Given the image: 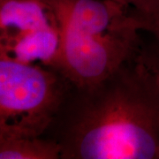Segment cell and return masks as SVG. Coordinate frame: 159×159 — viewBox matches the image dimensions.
Segmentation results:
<instances>
[{
	"mask_svg": "<svg viewBox=\"0 0 159 159\" xmlns=\"http://www.w3.org/2000/svg\"><path fill=\"white\" fill-rule=\"evenodd\" d=\"M43 136L60 159H157L159 81L135 57L98 81L70 83Z\"/></svg>",
	"mask_w": 159,
	"mask_h": 159,
	"instance_id": "1",
	"label": "cell"
},
{
	"mask_svg": "<svg viewBox=\"0 0 159 159\" xmlns=\"http://www.w3.org/2000/svg\"><path fill=\"white\" fill-rule=\"evenodd\" d=\"M134 11L141 19H152L159 15V0H113Z\"/></svg>",
	"mask_w": 159,
	"mask_h": 159,
	"instance_id": "7",
	"label": "cell"
},
{
	"mask_svg": "<svg viewBox=\"0 0 159 159\" xmlns=\"http://www.w3.org/2000/svg\"><path fill=\"white\" fill-rule=\"evenodd\" d=\"M137 18L142 26V30L143 32L159 34V15L152 19H141L138 16Z\"/></svg>",
	"mask_w": 159,
	"mask_h": 159,
	"instance_id": "8",
	"label": "cell"
},
{
	"mask_svg": "<svg viewBox=\"0 0 159 159\" xmlns=\"http://www.w3.org/2000/svg\"><path fill=\"white\" fill-rule=\"evenodd\" d=\"M60 45L57 16L47 0H0V57L57 71Z\"/></svg>",
	"mask_w": 159,
	"mask_h": 159,
	"instance_id": "4",
	"label": "cell"
},
{
	"mask_svg": "<svg viewBox=\"0 0 159 159\" xmlns=\"http://www.w3.org/2000/svg\"><path fill=\"white\" fill-rule=\"evenodd\" d=\"M69 84L54 69L0 57V140L43 136Z\"/></svg>",
	"mask_w": 159,
	"mask_h": 159,
	"instance_id": "3",
	"label": "cell"
},
{
	"mask_svg": "<svg viewBox=\"0 0 159 159\" xmlns=\"http://www.w3.org/2000/svg\"><path fill=\"white\" fill-rule=\"evenodd\" d=\"M60 29L57 71L71 84L105 78L138 56L143 31L134 11L113 0H47Z\"/></svg>",
	"mask_w": 159,
	"mask_h": 159,
	"instance_id": "2",
	"label": "cell"
},
{
	"mask_svg": "<svg viewBox=\"0 0 159 159\" xmlns=\"http://www.w3.org/2000/svg\"><path fill=\"white\" fill-rule=\"evenodd\" d=\"M157 159H159V149H158V152H157Z\"/></svg>",
	"mask_w": 159,
	"mask_h": 159,
	"instance_id": "9",
	"label": "cell"
},
{
	"mask_svg": "<svg viewBox=\"0 0 159 159\" xmlns=\"http://www.w3.org/2000/svg\"><path fill=\"white\" fill-rule=\"evenodd\" d=\"M137 57L159 81V34L143 33Z\"/></svg>",
	"mask_w": 159,
	"mask_h": 159,
	"instance_id": "6",
	"label": "cell"
},
{
	"mask_svg": "<svg viewBox=\"0 0 159 159\" xmlns=\"http://www.w3.org/2000/svg\"><path fill=\"white\" fill-rule=\"evenodd\" d=\"M0 159H60V148L44 136H18L0 140Z\"/></svg>",
	"mask_w": 159,
	"mask_h": 159,
	"instance_id": "5",
	"label": "cell"
}]
</instances>
